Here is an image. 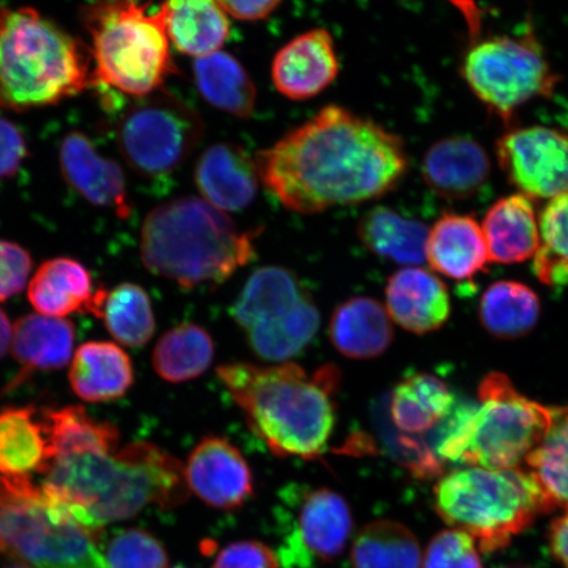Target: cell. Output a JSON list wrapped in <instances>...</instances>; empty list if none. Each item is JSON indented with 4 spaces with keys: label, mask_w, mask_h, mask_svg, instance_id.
<instances>
[{
    "label": "cell",
    "mask_w": 568,
    "mask_h": 568,
    "mask_svg": "<svg viewBox=\"0 0 568 568\" xmlns=\"http://www.w3.org/2000/svg\"><path fill=\"white\" fill-rule=\"evenodd\" d=\"M255 162L270 193L303 215L386 195L408 169L396 134L339 105L325 106Z\"/></svg>",
    "instance_id": "obj_1"
},
{
    "label": "cell",
    "mask_w": 568,
    "mask_h": 568,
    "mask_svg": "<svg viewBox=\"0 0 568 568\" xmlns=\"http://www.w3.org/2000/svg\"><path fill=\"white\" fill-rule=\"evenodd\" d=\"M41 488L77 523L95 531L149 506H181L191 494L182 462L144 442L111 453L55 458Z\"/></svg>",
    "instance_id": "obj_2"
},
{
    "label": "cell",
    "mask_w": 568,
    "mask_h": 568,
    "mask_svg": "<svg viewBox=\"0 0 568 568\" xmlns=\"http://www.w3.org/2000/svg\"><path fill=\"white\" fill-rule=\"evenodd\" d=\"M217 375L248 428L275 456L316 459L326 449L337 415L341 372L326 364L308 373L293 362L257 366L233 362Z\"/></svg>",
    "instance_id": "obj_3"
},
{
    "label": "cell",
    "mask_w": 568,
    "mask_h": 568,
    "mask_svg": "<svg viewBox=\"0 0 568 568\" xmlns=\"http://www.w3.org/2000/svg\"><path fill=\"white\" fill-rule=\"evenodd\" d=\"M257 236L203 199L180 197L148 213L141 260L149 272L183 288L219 286L253 261Z\"/></svg>",
    "instance_id": "obj_4"
},
{
    "label": "cell",
    "mask_w": 568,
    "mask_h": 568,
    "mask_svg": "<svg viewBox=\"0 0 568 568\" xmlns=\"http://www.w3.org/2000/svg\"><path fill=\"white\" fill-rule=\"evenodd\" d=\"M94 82L82 41L30 7L0 4V106L17 112L41 109Z\"/></svg>",
    "instance_id": "obj_5"
},
{
    "label": "cell",
    "mask_w": 568,
    "mask_h": 568,
    "mask_svg": "<svg viewBox=\"0 0 568 568\" xmlns=\"http://www.w3.org/2000/svg\"><path fill=\"white\" fill-rule=\"evenodd\" d=\"M478 404L454 408L436 439L439 459L467 466L516 468L549 430L556 409L518 393L506 374L491 373Z\"/></svg>",
    "instance_id": "obj_6"
},
{
    "label": "cell",
    "mask_w": 568,
    "mask_h": 568,
    "mask_svg": "<svg viewBox=\"0 0 568 568\" xmlns=\"http://www.w3.org/2000/svg\"><path fill=\"white\" fill-rule=\"evenodd\" d=\"M81 20L91 39L97 83L131 98L161 90L176 71L161 10L139 0H95Z\"/></svg>",
    "instance_id": "obj_7"
},
{
    "label": "cell",
    "mask_w": 568,
    "mask_h": 568,
    "mask_svg": "<svg viewBox=\"0 0 568 568\" xmlns=\"http://www.w3.org/2000/svg\"><path fill=\"white\" fill-rule=\"evenodd\" d=\"M435 509L486 552L507 548L539 515L551 510L528 470L478 466L444 475L435 487Z\"/></svg>",
    "instance_id": "obj_8"
},
{
    "label": "cell",
    "mask_w": 568,
    "mask_h": 568,
    "mask_svg": "<svg viewBox=\"0 0 568 568\" xmlns=\"http://www.w3.org/2000/svg\"><path fill=\"white\" fill-rule=\"evenodd\" d=\"M0 558L30 568H106L99 531L77 523L28 477H0Z\"/></svg>",
    "instance_id": "obj_9"
},
{
    "label": "cell",
    "mask_w": 568,
    "mask_h": 568,
    "mask_svg": "<svg viewBox=\"0 0 568 568\" xmlns=\"http://www.w3.org/2000/svg\"><path fill=\"white\" fill-rule=\"evenodd\" d=\"M203 134L199 113L161 90L126 106L116 124L120 153L133 172L145 178L174 173L195 151Z\"/></svg>",
    "instance_id": "obj_10"
},
{
    "label": "cell",
    "mask_w": 568,
    "mask_h": 568,
    "mask_svg": "<svg viewBox=\"0 0 568 568\" xmlns=\"http://www.w3.org/2000/svg\"><path fill=\"white\" fill-rule=\"evenodd\" d=\"M462 73L474 94L504 120L531 99L550 95L558 82L531 32L477 42Z\"/></svg>",
    "instance_id": "obj_11"
},
{
    "label": "cell",
    "mask_w": 568,
    "mask_h": 568,
    "mask_svg": "<svg viewBox=\"0 0 568 568\" xmlns=\"http://www.w3.org/2000/svg\"><path fill=\"white\" fill-rule=\"evenodd\" d=\"M312 297L294 273L281 266L255 270L232 305V318L246 338L280 343L301 332Z\"/></svg>",
    "instance_id": "obj_12"
},
{
    "label": "cell",
    "mask_w": 568,
    "mask_h": 568,
    "mask_svg": "<svg viewBox=\"0 0 568 568\" xmlns=\"http://www.w3.org/2000/svg\"><path fill=\"white\" fill-rule=\"evenodd\" d=\"M497 159L514 186L530 199L568 193V133L549 126L516 128L497 142Z\"/></svg>",
    "instance_id": "obj_13"
},
{
    "label": "cell",
    "mask_w": 568,
    "mask_h": 568,
    "mask_svg": "<svg viewBox=\"0 0 568 568\" xmlns=\"http://www.w3.org/2000/svg\"><path fill=\"white\" fill-rule=\"evenodd\" d=\"M184 475L190 493L212 508L237 509L254 494L251 466L224 437H203L190 453Z\"/></svg>",
    "instance_id": "obj_14"
},
{
    "label": "cell",
    "mask_w": 568,
    "mask_h": 568,
    "mask_svg": "<svg viewBox=\"0 0 568 568\" xmlns=\"http://www.w3.org/2000/svg\"><path fill=\"white\" fill-rule=\"evenodd\" d=\"M353 515L349 504L328 488L304 494L283 558L287 562L307 565L332 562L344 552L352 536Z\"/></svg>",
    "instance_id": "obj_15"
},
{
    "label": "cell",
    "mask_w": 568,
    "mask_h": 568,
    "mask_svg": "<svg viewBox=\"0 0 568 568\" xmlns=\"http://www.w3.org/2000/svg\"><path fill=\"white\" fill-rule=\"evenodd\" d=\"M338 70L335 41L317 28L297 36L275 54L272 78L283 97L308 101L335 82Z\"/></svg>",
    "instance_id": "obj_16"
},
{
    "label": "cell",
    "mask_w": 568,
    "mask_h": 568,
    "mask_svg": "<svg viewBox=\"0 0 568 568\" xmlns=\"http://www.w3.org/2000/svg\"><path fill=\"white\" fill-rule=\"evenodd\" d=\"M61 172L69 186L98 207L109 209L120 219L131 216L123 170L98 152L81 132H70L60 146Z\"/></svg>",
    "instance_id": "obj_17"
},
{
    "label": "cell",
    "mask_w": 568,
    "mask_h": 568,
    "mask_svg": "<svg viewBox=\"0 0 568 568\" xmlns=\"http://www.w3.org/2000/svg\"><path fill=\"white\" fill-rule=\"evenodd\" d=\"M387 314L415 335L442 329L452 314L449 290L437 275L422 267H404L389 276Z\"/></svg>",
    "instance_id": "obj_18"
},
{
    "label": "cell",
    "mask_w": 568,
    "mask_h": 568,
    "mask_svg": "<svg viewBox=\"0 0 568 568\" xmlns=\"http://www.w3.org/2000/svg\"><path fill=\"white\" fill-rule=\"evenodd\" d=\"M260 170L243 148L212 145L199 159L195 183L203 201L222 212H237L252 204L258 194Z\"/></svg>",
    "instance_id": "obj_19"
},
{
    "label": "cell",
    "mask_w": 568,
    "mask_h": 568,
    "mask_svg": "<svg viewBox=\"0 0 568 568\" xmlns=\"http://www.w3.org/2000/svg\"><path fill=\"white\" fill-rule=\"evenodd\" d=\"M426 261L436 273L454 281H467L489 264L485 234L471 216L446 213L428 234Z\"/></svg>",
    "instance_id": "obj_20"
},
{
    "label": "cell",
    "mask_w": 568,
    "mask_h": 568,
    "mask_svg": "<svg viewBox=\"0 0 568 568\" xmlns=\"http://www.w3.org/2000/svg\"><path fill=\"white\" fill-rule=\"evenodd\" d=\"M134 382L133 364L122 347L109 341H90L71 358L69 383L87 403L119 400Z\"/></svg>",
    "instance_id": "obj_21"
},
{
    "label": "cell",
    "mask_w": 568,
    "mask_h": 568,
    "mask_svg": "<svg viewBox=\"0 0 568 568\" xmlns=\"http://www.w3.org/2000/svg\"><path fill=\"white\" fill-rule=\"evenodd\" d=\"M489 159L478 142L467 138L438 141L426 152L423 176L436 194L449 199L473 196L488 180Z\"/></svg>",
    "instance_id": "obj_22"
},
{
    "label": "cell",
    "mask_w": 568,
    "mask_h": 568,
    "mask_svg": "<svg viewBox=\"0 0 568 568\" xmlns=\"http://www.w3.org/2000/svg\"><path fill=\"white\" fill-rule=\"evenodd\" d=\"M489 262L501 265L523 264L535 257L541 237L531 199L514 194L499 199L486 213L481 224Z\"/></svg>",
    "instance_id": "obj_23"
},
{
    "label": "cell",
    "mask_w": 568,
    "mask_h": 568,
    "mask_svg": "<svg viewBox=\"0 0 568 568\" xmlns=\"http://www.w3.org/2000/svg\"><path fill=\"white\" fill-rule=\"evenodd\" d=\"M75 328L65 318L44 315H27L13 325L11 351L21 366V373L13 381L18 386L21 379L36 372L60 371L73 358Z\"/></svg>",
    "instance_id": "obj_24"
},
{
    "label": "cell",
    "mask_w": 568,
    "mask_h": 568,
    "mask_svg": "<svg viewBox=\"0 0 568 568\" xmlns=\"http://www.w3.org/2000/svg\"><path fill=\"white\" fill-rule=\"evenodd\" d=\"M329 338L344 357L367 361L388 351L394 341V328L387 310L378 301L357 296L333 312Z\"/></svg>",
    "instance_id": "obj_25"
},
{
    "label": "cell",
    "mask_w": 568,
    "mask_h": 568,
    "mask_svg": "<svg viewBox=\"0 0 568 568\" xmlns=\"http://www.w3.org/2000/svg\"><path fill=\"white\" fill-rule=\"evenodd\" d=\"M95 293L89 270L68 257L45 261L28 284V301L40 315L49 317L89 314Z\"/></svg>",
    "instance_id": "obj_26"
},
{
    "label": "cell",
    "mask_w": 568,
    "mask_h": 568,
    "mask_svg": "<svg viewBox=\"0 0 568 568\" xmlns=\"http://www.w3.org/2000/svg\"><path fill=\"white\" fill-rule=\"evenodd\" d=\"M160 10L170 42L195 60L219 52L230 38L229 16L219 0H163Z\"/></svg>",
    "instance_id": "obj_27"
},
{
    "label": "cell",
    "mask_w": 568,
    "mask_h": 568,
    "mask_svg": "<svg viewBox=\"0 0 568 568\" xmlns=\"http://www.w3.org/2000/svg\"><path fill=\"white\" fill-rule=\"evenodd\" d=\"M456 408V397L443 379L428 373L412 374L389 396V416L404 436L418 437L442 426Z\"/></svg>",
    "instance_id": "obj_28"
},
{
    "label": "cell",
    "mask_w": 568,
    "mask_h": 568,
    "mask_svg": "<svg viewBox=\"0 0 568 568\" xmlns=\"http://www.w3.org/2000/svg\"><path fill=\"white\" fill-rule=\"evenodd\" d=\"M52 453L44 418L33 407L0 409V474L28 477L45 474Z\"/></svg>",
    "instance_id": "obj_29"
},
{
    "label": "cell",
    "mask_w": 568,
    "mask_h": 568,
    "mask_svg": "<svg viewBox=\"0 0 568 568\" xmlns=\"http://www.w3.org/2000/svg\"><path fill=\"white\" fill-rule=\"evenodd\" d=\"M89 314L102 318L105 329L120 345L142 347L154 336L153 304L139 284L120 283L112 290L98 287Z\"/></svg>",
    "instance_id": "obj_30"
},
{
    "label": "cell",
    "mask_w": 568,
    "mask_h": 568,
    "mask_svg": "<svg viewBox=\"0 0 568 568\" xmlns=\"http://www.w3.org/2000/svg\"><path fill=\"white\" fill-rule=\"evenodd\" d=\"M196 89L204 101L232 116L248 119L257 102V89L236 57L219 51L194 62Z\"/></svg>",
    "instance_id": "obj_31"
},
{
    "label": "cell",
    "mask_w": 568,
    "mask_h": 568,
    "mask_svg": "<svg viewBox=\"0 0 568 568\" xmlns=\"http://www.w3.org/2000/svg\"><path fill=\"white\" fill-rule=\"evenodd\" d=\"M429 231L387 207H375L361 219L358 237L368 251L400 265H420L426 261Z\"/></svg>",
    "instance_id": "obj_32"
},
{
    "label": "cell",
    "mask_w": 568,
    "mask_h": 568,
    "mask_svg": "<svg viewBox=\"0 0 568 568\" xmlns=\"http://www.w3.org/2000/svg\"><path fill=\"white\" fill-rule=\"evenodd\" d=\"M541 315V303L527 284L516 281L495 282L483 294L479 317L489 335L516 339L529 335Z\"/></svg>",
    "instance_id": "obj_33"
},
{
    "label": "cell",
    "mask_w": 568,
    "mask_h": 568,
    "mask_svg": "<svg viewBox=\"0 0 568 568\" xmlns=\"http://www.w3.org/2000/svg\"><path fill=\"white\" fill-rule=\"evenodd\" d=\"M215 358V344L203 326L183 323L163 333L153 352V367L161 379L184 383L201 378Z\"/></svg>",
    "instance_id": "obj_34"
},
{
    "label": "cell",
    "mask_w": 568,
    "mask_h": 568,
    "mask_svg": "<svg viewBox=\"0 0 568 568\" xmlns=\"http://www.w3.org/2000/svg\"><path fill=\"white\" fill-rule=\"evenodd\" d=\"M42 418L47 426L52 460L75 454L111 453L119 449L120 433L116 426L97 420L83 407L48 409Z\"/></svg>",
    "instance_id": "obj_35"
},
{
    "label": "cell",
    "mask_w": 568,
    "mask_h": 568,
    "mask_svg": "<svg viewBox=\"0 0 568 568\" xmlns=\"http://www.w3.org/2000/svg\"><path fill=\"white\" fill-rule=\"evenodd\" d=\"M353 568H420L417 538L406 525L393 520L367 524L352 545Z\"/></svg>",
    "instance_id": "obj_36"
},
{
    "label": "cell",
    "mask_w": 568,
    "mask_h": 568,
    "mask_svg": "<svg viewBox=\"0 0 568 568\" xmlns=\"http://www.w3.org/2000/svg\"><path fill=\"white\" fill-rule=\"evenodd\" d=\"M525 464L551 510L568 508V414L556 409L552 424Z\"/></svg>",
    "instance_id": "obj_37"
},
{
    "label": "cell",
    "mask_w": 568,
    "mask_h": 568,
    "mask_svg": "<svg viewBox=\"0 0 568 568\" xmlns=\"http://www.w3.org/2000/svg\"><path fill=\"white\" fill-rule=\"evenodd\" d=\"M538 251L532 270L546 286L568 284V193L550 199L539 217Z\"/></svg>",
    "instance_id": "obj_38"
},
{
    "label": "cell",
    "mask_w": 568,
    "mask_h": 568,
    "mask_svg": "<svg viewBox=\"0 0 568 568\" xmlns=\"http://www.w3.org/2000/svg\"><path fill=\"white\" fill-rule=\"evenodd\" d=\"M102 552L106 568H168L169 565L165 546L142 529L113 532Z\"/></svg>",
    "instance_id": "obj_39"
},
{
    "label": "cell",
    "mask_w": 568,
    "mask_h": 568,
    "mask_svg": "<svg viewBox=\"0 0 568 568\" xmlns=\"http://www.w3.org/2000/svg\"><path fill=\"white\" fill-rule=\"evenodd\" d=\"M423 568H485L477 542L458 529L439 531L432 538L423 558Z\"/></svg>",
    "instance_id": "obj_40"
},
{
    "label": "cell",
    "mask_w": 568,
    "mask_h": 568,
    "mask_svg": "<svg viewBox=\"0 0 568 568\" xmlns=\"http://www.w3.org/2000/svg\"><path fill=\"white\" fill-rule=\"evenodd\" d=\"M32 267L26 247L0 239V302L10 301L26 288Z\"/></svg>",
    "instance_id": "obj_41"
},
{
    "label": "cell",
    "mask_w": 568,
    "mask_h": 568,
    "mask_svg": "<svg viewBox=\"0 0 568 568\" xmlns=\"http://www.w3.org/2000/svg\"><path fill=\"white\" fill-rule=\"evenodd\" d=\"M212 568H281V565L268 546L258 541H237L219 552Z\"/></svg>",
    "instance_id": "obj_42"
},
{
    "label": "cell",
    "mask_w": 568,
    "mask_h": 568,
    "mask_svg": "<svg viewBox=\"0 0 568 568\" xmlns=\"http://www.w3.org/2000/svg\"><path fill=\"white\" fill-rule=\"evenodd\" d=\"M27 155L24 134L9 119L0 118V180L16 175Z\"/></svg>",
    "instance_id": "obj_43"
},
{
    "label": "cell",
    "mask_w": 568,
    "mask_h": 568,
    "mask_svg": "<svg viewBox=\"0 0 568 568\" xmlns=\"http://www.w3.org/2000/svg\"><path fill=\"white\" fill-rule=\"evenodd\" d=\"M226 16L243 21H258L272 16L282 0H219Z\"/></svg>",
    "instance_id": "obj_44"
},
{
    "label": "cell",
    "mask_w": 568,
    "mask_h": 568,
    "mask_svg": "<svg viewBox=\"0 0 568 568\" xmlns=\"http://www.w3.org/2000/svg\"><path fill=\"white\" fill-rule=\"evenodd\" d=\"M549 545L554 558L562 568H568V508L552 521L549 530Z\"/></svg>",
    "instance_id": "obj_45"
},
{
    "label": "cell",
    "mask_w": 568,
    "mask_h": 568,
    "mask_svg": "<svg viewBox=\"0 0 568 568\" xmlns=\"http://www.w3.org/2000/svg\"><path fill=\"white\" fill-rule=\"evenodd\" d=\"M465 18L468 34L473 40L478 39L481 31V12L477 0H449Z\"/></svg>",
    "instance_id": "obj_46"
},
{
    "label": "cell",
    "mask_w": 568,
    "mask_h": 568,
    "mask_svg": "<svg viewBox=\"0 0 568 568\" xmlns=\"http://www.w3.org/2000/svg\"><path fill=\"white\" fill-rule=\"evenodd\" d=\"M13 325L6 312L0 308V359L4 357L11 347Z\"/></svg>",
    "instance_id": "obj_47"
},
{
    "label": "cell",
    "mask_w": 568,
    "mask_h": 568,
    "mask_svg": "<svg viewBox=\"0 0 568 568\" xmlns=\"http://www.w3.org/2000/svg\"><path fill=\"white\" fill-rule=\"evenodd\" d=\"M4 568H30V567H27V566H23V565L13 564V565L7 566Z\"/></svg>",
    "instance_id": "obj_48"
},
{
    "label": "cell",
    "mask_w": 568,
    "mask_h": 568,
    "mask_svg": "<svg viewBox=\"0 0 568 568\" xmlns=\"http://www.w3.org/2000/svg\"><path fill=\"white\" fill-rule=\"evenodd\" d=\"M504 568H531V567H527V566H508V567H504Z\"/></svg>",
    "instance_id": "obj_49"
},
{
    "label": "cell",
    "mask_w": 568,
    "mask_h": 568,
    "mask_svg": "<svg viewBox=\"0 0 568 568\" xmlns=\"http://www.w3.org/2000/svg\"><path fill=\"white\" fill-rule=\"evenodd\" d=\"M174 568H186V567H174Z\"/></svg>",
    "instance_id": "obj_50"
},
{
    "label": "cell",
    "mask_w": 568,
    "mask_h": 568,
    "mask_svg": "<svg viewBox=\"0 0 568 568\" xmlns=\"http://www.w3.org/2000/svg\"><path fill=\"white\" fill-rule=\"evenodd\" d=\"M566 412H567V414H568V407L566 408Z\"/></svg>",
    "instance_id": "obj_51"
}]
</instances>
